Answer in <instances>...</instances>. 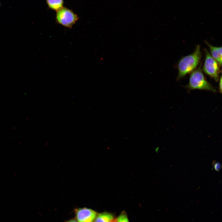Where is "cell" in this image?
<instances>
[{
  "mask_svg": "<svg viewBox=\"0 0 222 222\" xmlns=\"http://www.w3.org/2000/svg\"><path fill=\"white\" fill-rule=\"evenodd\" d=\"M97 214L96 211L86 208H79L76 212L78 222H93Z\"/></svg>",
  "mask_w": 222,
  "mask_h": 222,
  "instance_id": "cell-5",
  "label": "cell"
},
{
  "mask_svg": "<svg viewBox=\"0 0 222 222\" xmlns=\"http://www.w3.org/2000/svg\"><path fill=\"white\" fill-rule=\"evenodd\" d=\"M212 165L215 170L217 171H220L221 168V165L219 162H215L214 161L213 162Z\"/></svg>",
  "mask_w": 222,
  "mask_h": 222,
  "instance_id": "cell-10",
  "label": "cell"
},
{
  "mask_svg": "<svg viewBox=\"0 0 222 222\" xmlns=\"http://www.w3.org/2000/svg\"><path fill=\"white\" fill-rule=\"evenodd\" d=\"M67 222H78L76 220L72 219L68 221Z\"/></svg>",
  "mask_w": 222,
  "mask_h": 222,
  "instance_id": "cell-12",
  "label": "cell"
},
{
  "mask_svg": "<svg viewBox=\"0 0 222 222\" xmlns=\"http://www.w3.org/2000/svg\"><path fill=\"white\" fill-rule=\"evenodd\" d=\"M56 12V23L65 27L71 28L79 19L77 15L72 10L65 7Z\"/></svg>",
  "mask_w": 222,
  "mask_h": 222,
  "instance_id": "cell-3",
  "label": "cell"
},
{
  "mask_svg": "<svg viewBox=\"0 0 222 222\" xmlns=\"http://www.w3.org/2000/svg\"><path fill=\"white\" fill-rule=\"evenodd\" d=\"M116 220L112 214L104 212L97 214L94 222H116Z\"/></svg>",
  "mask_w": 222,
  "mask_h": 222,
  "instance_id": "cell-7",
  "label": "cell"
},
{
  "mask_svg": "<svg viewBox=\"0 0 222 222\" xmlns=\"http://www.w3.org/2000/svg\"><path fill=\"white\" fill-rule=\"evenodd\" d=\"M205 57L203 70L206 74L218 81L220 79V66L206 49H205Z\"/></svg>",
  "mask_w": 222,
  "mask_h": 222,
  "instance_id": "cell-4",
  "label": "cell"
},
{
  "mask_svg": "<svg viewBox=\"0 0 222 222\" xmlns=\"http://www.w3.org/2000/svg\"><path fill=\"white\" fill-rule=\"evenodd\" d=\"M1 2H0V7L1 6Z\"/></svg>",
  "mask_w": 222,
  "mask_h": 222,
  "instance_id": "cell-13",
  "label": "cell"
},
{
  "mask_svg": "<svg viewBox=\"0 0 222 222\" xmlns=\"http://www.w3.org/2000/svg\"><path fill=\"white\" fill-rule=\"evenodd\" d=\"M219 89L220 92L221 93L222 92V76H221L220 78L219 79Z\"/></svg>",
  "mask_w": 222,
  "mask_h": 222,
  "instance_id": "cell-11",
  "label": "cell"
},
{
  "mask_svg": "<svg viewBox=\"0 0 222 222\" xmlns=\"http://www.w3.org/2000/svg\"><path fill=\"white\" fill-rule=\"evenodd\" d=\"M186 86L190 89L204 90L213 92L216 91L206 80L200 67L191 72L189 83Z\"/></svg>",
  "mask_w": 222,
  "mask_h": 222,
  "instance_id": "cell-2",
  "label": "cell"
},
{
  "mask_svg": "<svg viewBox=\"0 0 222 222\" xmlns=\"http://www.w3.org/2000/svg\"><path fill=\"white\" fill-rule=\"evenodd\" d=\"M208 47L212 56L219 64L220 67L222 65V47H215L209 44L207 41H205Z\"/></svg>",
  "mask_w": 222,
  "mask_h": 222,
  "instance_id": "cell-6",
  "label": "cell"
},
{
  "mask_svg": "<svg viewBox=\"0 0 222 222\" xmlns=\"http://www.w3.org/2000/svg\"><path fill=\"white\" fill-rule=\"evenodd\" d=\"M201 57L200 47L198 45L192 53L181 58L178 63L177 79H180L194 70L199 64Z\"/></svg>",
  "mask_w": 222,
  "mask_h": 222,
  "instance_id": "cell-1",
  "label": "cell"
},
{
  "mask_svg": "<svg viewBox=\"0 0 222 222\" xmlns=\"http://www.w3.org/2000/svg\"><path fill=\"white\" fill-rule=\"evenodd\" d=\"M46 3L49 8L56 11L64 7V0H46Z\"/></svg>",
  "mask_w": 222,
  "mask_h": 222,
  "instance_id": "cell-8",
  "label": "cell"
},
{
  "mask_svg": "<svg viewBox=\"0 0 222 222\" xmlns=\"http://www.w3.org/2000/svg\"><path fill=\"white\" fill-rule=\"evenodd\" d=\"M116 222H129L126 212H122L116 219Z\"/></svg>",
  "mask_w": 222,
  "mask_h": 222,
  "instance_id": "cell-9",
  "label": "cell"
}]
</instances>
